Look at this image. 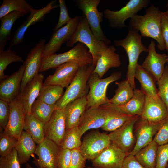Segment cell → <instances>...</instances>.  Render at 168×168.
I'll use <instances>...</instances> for the list:
<instances>
[{
	"label": "cell",
	"instance_id": "30bf717a",
	"mask_svg": "<svg viewBox=\"0 0 168 168\" xmlns=\"http://www.w3.org/2000/svg\"><path fill=\"white\" fill-rule=\"evenodd\" d=\"M111 143L108 134L95 131L84 137L79 149L86 160L92 161Z\"/></svg>",
	"mask_w": 168,
	"mask_h": 168
},
{
	"label": "cell",
	"instance_id": "7a4b0ae2",
	"mask_svg": "<svg viewBox=\"0 0 168 168\" xmlns=\"http://www.w3.org/2000/svg\"><path fill=\"white\" fill-rule=\"evenodd\" d=\"M70 62H75L80 67L92 64L93 58L88 48L78 42L70 50L63 53L54 54L42 58L39 72L56 68L60 65Z\"/></svg>",
	"mask_w": 168,
	"mask_h": 168
},
{
	"label": "cell",
	"instance_id": "2e32d148",
	"mask_svg": "<svg viewBox=\"0 0 168 168\" xmlns=\"http://www.w3.org/2000/svg\"><path fill=\"white\" fill-rule=\"evenodd\" d=\"M161 122H150L139 118L135 124V146L129 154L135 155L139 151L149 144L158 131Z\"/></svg>",
	"mask_w": 168,
	"mask_h": 168
},
{
	"label": "cell",
	"instance_id": "6da1fadb",
	"mask_svg": "<svg viewBox=\"0 0 168 168\" xmlns=\"http://www.w3.org/2000/svg\"><path fill=\"white\" fill-rule=\"evenodd\" d=\"M145 13L143 15L136 14L133 16L130 19L128 27L139 31L142 37L155 39L157 42L158 49L165 50L161 26L162 12L152 4L146 9Z\"/></svg>",
	"mask_w": 168,
	"mask_h": 168
},
{
	"label": "cell",
	"instance_id": "7c38bea8",
	"mask_svg": "<svg viewBox=\"0 0 168 168\" xmlns=\"http://www.w3.org/2000/svg\"><path fill=\"white\" fill-rule=\"evenodd\" d=\"M46 40H40L35 46L31 49L24 62L25 68L21 82L20 92L27 84L39 73L43 58Z\"/></svg>",
	"mask_w": 168,
	"mask_h": 168
},
{
	"label": "cell",
	"instance_id": "9c48e42d",
	"mask_svg": "<svg viewBox=\"0 0 168 168\" xmlns=\"http://www.w3.org/2000/svg\"><path fill=\"white\" fill-rule=\"evenodd\" d=\"M140 117L135 116L121 126L108 134L111 143L127 155L133 149L136 138L133 132L134 125Z\"/></svg>",
	"mask_w": 168,
	"mask_h": 168
},
{
	"label": "cell",
	"instance_id": "8992f818",
	"mask_svg": "<svg viewBox=\"0 0 168 168\" xmlns=\"http://www.w3.org/2000/svg\"><path fill=\"white\" fill-rule=\"evenodd\" d=\"M121 76V72H117L102 79L97 74L92 72L87 82L89 90L86 96L87 101L86 109L108 104L109 100L106 96L108 86L110 83L119 79Z\"/></svg>",
	"mask_w": 168,
	"mask_h": 168
},
{
	"label": "cell",
	"instance_id": "cb8c5ba5",
	"mask_svg": "<svg viewBox=\"0 0 168 168\" xmlns=\"http://www.w3.org/2000/svg\"><path fill=\"white\" fill-rule=\"evenodd\" d=\"M44 78L42 74H38L27 84L19 94L26 114H30L32 106L39 95Z\"/></svg>",
	"mask_w": 168,
	"mask_h": 168
},
{
	"label": "cell",
	"instance_id": "44dd1931",
	"mask_svg": "<svg viewBox=\"0 0 168 168\" xmlns=\"http://www.w3.org/2000/svg\"><path fill=\"white\" fill-rule=\"evenodd\" d=\"M106 119V114L101 106L86 109L82 115L78 125L79 131L82 135L88 130L102 128Z\"/></svg>",
	"mask_w": 168,
	"mask_h": 168
},
{
	"label": "cell",
	"instance_id": "680465c9",
	"mask_svg": "<svg viewBox=\"0 0 168 168\" xmlns=\"http://www.w3.org/2000/svg\"><path fill=\"white\" fill-rule=\"evenodd\" d=\"M167 64H168V63H167Z\"/></svg>",
	"mask_w": 168,
	"mask_h": 168
},
{
	"label": "cell",
	"instance_id": "484cf974",
	"mask_svg": "<svg viewBox=\"0 0 168 168\" xmlns=\"http://www.w3.org/2000/svg\"><path fill=\"white\" fill-rule=\"evenodd\" d=\"M86 97L77 99L65 108L66 130L78 126L81 117L86 108Z\"/></svg>",
	"mask_w": 168,
	"mask_h": 168
},
{
	"label": "cell",
	"instance_id": "d590c367",
	"mask_svg": "<svg viewBox=\"0 0 168 168\" xmlns=\"http://www.w3.org/2000/svg\"><path fill=\"white\" fill-rule=\"evenodd\" d=\"M32 7L25 0H4L0 7V19L14 11L20 12L24 14L29 13Z\"/></svg>",
	"mask_w": 168,
	"mask_h": 168
},
{
	"label": "cell",
	"instance_id": "277c9868",
	"mask_svg": "<svg viewBox=\"0 0 168 168\" xmlns=\"http://www.w3.org/2000/svg\"><path fill=\"white\" fill-rule=\"evenodd\" d=\"M77 42L84 44L88 48L93 58L92 65L95 67L99 58L109 46L94 35L84 15L80 16L77 28L66 45L72 47Z\"/></svg>",
	"mask_w": 168,
	"mask_h": 168
},
{
	"label": "cell",
	"instance_id": "e0dca14e",
	"mask_svg": "<svg viewBox=\"0 0 168 168\" xmlns=\"http://www.w3.org/2000/svg\"><path fill=\"white\" fill-rule=\"evenodd\" d=\"M66 131L65 109H56L50 119L45 124V137L51 140L60 147Z\"/></svg>",
	"mask_w": 168,
	"mask_h": 168
},
{
	"label": "cell",
	"instance_id": "603a6c76",
	"mask_svg": "<svg viewBox=\"0 0 168 168\" xmlns=\"http://www.w3.org/2000/svg\"><path fill=\"white\" fill-rule=\"evenodd\" d=\"M168 117L166 107L159 96L154 97L145 95L144 106L140 116L142 119L157 123Z\"/></svg>",
	"mask_w": 168,
	"mask_h": 168
},
{
	"label": "cell",
	"instance_id": "3957f363",
	"mask_svg": "<svg viewBox=\"0 0 168 168\" xmlns=\"http://www.w3.org/2000/svg\"><path fill=\"white\" fill-rule=\"evenodd\" d=\"M142 37L138 30L128 27V32L125 38L114 41L115 46L122 47L127 53L128 64L126 78L134 89H136L134 76L138 58L142 52H148V48L142 42Z\"/></svg>",
	"mask_w": 168,
	"mask_h": 168
},
{
	"label": "cell",
	"instance_id": "5bb4252c",
	"mask_svg": "<svg viewBox=\"0 0 168 168\" xmlns=\"http://www.w3.org/2000/svg\"><path fill=\"white\" fill-rule=\"evenodd\" d=\"M80 18V16H76L65 26L54 32L49 41L45 44L43 58L55 54L63 44L67 42L75 32Z\"/></svg>",
	"mask_w": 168,
	"mask_h": 168
},
{
	"label": "cell",
	"instance_id": "1f68e13d",
	"mask_svg": "<svg viewBox=\"0 0 168 168\" xmlns=\"http://www.w3.org/2000/svg\"><path fill=\"white\" fill-rule=\"evenodd\" d=\"M45 123L31 114H26L23 129L29 133L37 144L45 139Z\"/></svg>",
	"mask_w": 168,
	"mask_h": 168
},
{
	"label": "cell",
	"instance_id": "f6af8a7d",
	"mask_svg": "<svg viewBox=\"0 0 168 168\" xmlns=\"http://www.w3.org/2000/svg\"><path fill=\"white\" fill-rule=\"evenodd\" d=\"M59 6L60 8V15L58 21L54 28L55 32L66 24L72 19L68 14L64 0H59Z\"/></svg>",
	"mask_w": 168,
	"mask_h": 168
},
{
	"label": "cell",
	"instance_id": "60d3db41",
	"mask_svg": "<svg viewBox=\"0 0 168 168\" xmlns=\"http://www.w3.org/2000/svg\"><path fill=\"white\" fill-rule=\"evenodd\" d=\"M18 140L14 137L0 131V155L4 156L15 148Z\"/></svg>",
	"mask_w": 168,
	"mask_h": 168
},
{
	"label": "cell",
	"instance_id": "8d00e7d4",
	"mask_svg": "<svg viewBox=\"0 0 168 168\" xmlns=\"http://www.w3.org/2000/svg\"><path fill=\"white\" fill-rule=\"evenodd\" d=\"M55 109V105H48L37 99L32 106L30 114L45 124Z\"/></svg>",
	"mask_w": 168,
	"mask_h": 168
},
{
	"label": "cell",
	"instance_id": "f5cc1de1",
	"mask_svg": "<svg viewBox=\"0 0 168 168\" xmlns=\"http://www.w3.org/2000/svg\"><path fill=\"white\" fill-rule=\"evenodd\" d=\"M87 168H94V167H93L92 166H91V167L88 166V167H87Z\"/></svg>",
	"mask_w": 168,
	"mask_h": 168
},
{
	"label": "cell",
	"instance_id": "f907efd6",
	"mask_svg": "<svg viewBox=\"0 0 168 168\" xmlns=\"http://www.w3.org/2000/svg\"><path fill=\"white\" fill-rule=\"evenodd\" d=\"M122 168H145L130 154L126 156L124 161Z\"/></svg>",
	"mask_w": 168,
	"mask_h": 168
},
{
	"label": "cell",
	"instance_id": "83f0119b",
	"mask_svg": "<svg viewBox=\"0 0 168 168\" xmlns=\"http://www.w3.org/2000/svg\"><path fill=\"white\" fill-rule=\"evenodd\" d=\"M141 85V90L146 96L149 97L158 96V90L156 86V81L153 76L138 63L134 76Z\"/></svg>",
	"mask_w": 168,
	"mask_h": 168
},
{
	"label": "cell",
	"instance_id": "836d02e7",
	"mask_svg": "<svg viewBox=\"0 0 168 168\" xmlns=\"http://www.w3.org/2000/svg\"><path fill=\"white\" fill-rule=\"evenodd\" d=\"M159 145L153 140L134 155L145 168H156L157 150Z\"/></svg>",
	"mask_w": 168,
	"mask_h": 168
},
{
	"label": "cell",
	"instance_id": "4316f807",
	"mask_svg": "<svg viewBox=\"0 0 168 168\" xmlns=\"http://www.w3.org/2000/svg\"><path fill=\"white\" fill-rule=\"evenodd\" d=\"M101 106L105 110L106 114V121L101 128L105 131H114L134 116L124 114L116 106L108 104Z\"/></svg>",
	"mask_w": 168,
	"mask_h": 168
},
{
	"label": "cell",
	"instance_id": "d6986e66",
	"mask_svg": "<svg viewBox=\"0 0 168 168\" xmlns=\"http://www.w3.org/2000/svg\"><path fill=\"white\" fill-rule=\"evenodd\" d=\"M25 67L24 62L16 72L0 81V99L9 103L19 95Z\"/></svg>",
	"mask_w": 168,
	"mask_h": 168
},
{
	"label": "cell",
	"instance_id": "ab89813d",
	"mask_svg": "<svg viewBox=\"0 0 168 168\" xmlns=\"http://www.w3.org/2000/svg\"><path fill=\"white\" fill-rule=\"evenodd\" d=\"M158 86V95L165 104L168 112V65L164 68L163 74L157 81Z\"/></svg>",
	"mask_w": 168,
	"mask_h": 168
},
{
	"label": "cell",
	"instance_id": "4dcf8cb0",
	"mask_svg": "<svg viewBox=\"0 0 168 168\" xmlns=\"http://www.w3.org/2000/svg\"><path fill=\"white\" fill-rule=\"evenodd\" d=\"M24 14L18 11L12 12L0 19V52L4 50L8 41L11 40L12 34V29L15 21L24 16Z\"/></svg>",
	"mask_w": 168,
	"mask_h": 168
},
{
	"label": "cell",
	"instance_id": "7dc6e473",
	"mask_svg": "<svg viewBox=\"0 0 168 168\" xmlns=\"http://www.w3.org/2000/svg\"><path fill=\"white\" fill-rule=\"evenodd\" d=\"M86 160L79 149L72 150L69 168H84Z\"/></svg>",
	"mask_w": 168,
	"mask_h": 168
},
{
	"label": "cell",
	"instance_id": "9a60e30c",
	"mask_svg": "<svg viewBox=\"0 0 168 168\" xmlns=\"http://www.w3.org/2000/svg\"><path fill=\"white\" fill-rule=\"evenodd\" d=\"M9 104L10 109L9 119L3 132L18 140L23 131L26 114L19 94Z\"/></svg>",
	"mask_w": 168,
	"mask_h": 168
},
{
	"label": "cell",
	"instance_id": "4fadbf2b",
	"mask_svg": "<svg viewBox=\"0 0 168 168\" xmlns=\"http://www.w3.org/2000/svg\"><path fill=\"white\" fill-rule=\"evenodd\" d=\"M61 149L54 142L45 138L36 146L35 154L38 158L33 162L38 168H57Z\"/></svg>",
	"mask_w": 168,
	"mask_h": 168
},
{
	"label": "cell",
	"instance_id": "db71d44e",
	"mask_svg": "<svg viewBox=\"0 0 168 168\" xmlns=\"http://www.w3.org/2000/svg\"><path fill=\"white\" fill-rule=\"evenodd\" d=\"M166 168H168V164H167Z\"/></svg>",
	"mask_w": 168,
	"mask_h": 168
},
{
	"label": "cell",
	"instance_id": "11a10c76",
	"mask_svg": "<svg viewBox=\"0 0 168 168\" xmlns=\"http://www.w3.org/2000/svg\"><path fill=\"white\" fill-rule=\"evenodd\" d=\"M168 63V57L167 60V63Z\"/></svg>",
	"mask_w": 168,
	"mask_h": 168
},
{
	"label": "cell",
	"instance_id": "9f6ffc18",
	"mask_svg": "<svg viewBox=\"0 0 168 168\" xmlns=\"http://www.w3.org/2000/svg\"><path fill=\"white\" fill-rule=\"evenodd\" d=\"M168 6V2H167V3L166 6Z\"/></svg>",
	"mask_w": 168,
	"mask_h": 168
},
{
	"label": "cell",
	"instance_id": "681fc988",
	"mask_svg": "<svg viewBox=\"0 0 168 168\" xmlns=\"http://www.w3.org/2000/svg\"><path fill=\"white\" fill-rule=\"evenodd\" d=\"M161 26L166 49L168 52V10L162 12Z\"/></svg>",
	"mask_w": 168,
	"mask_h": 168
},
{
	"label": "cell",
	"instance_id": "e575fe53",
	"mask_svg": "<svg viewBox=\"0 0 168 168\" xmlns=\"http://www.w3.org/2000/svg\"><path fill=\"white\" fill-rule=\"evenodd\" d=\"M63 88L58 85L44 83L37 99L49 105H55L63 94Z\"/></svg>",
	"mask_w": 168,
	"mask_h": 168
},
{
	"label": "cell",
	"instance_id": "7bdbcfd3",
	"mask_svg": "<svg viewBox=\"0 0 168 168\" xmlns=\"http://www.w3.org/2000/svg\"><path fill=\"white\" fill-rule=\"evenodd\" d=\"M153 140L159 145L168 143V117L161 121L159 129Z\"/></svg>",
	"mask_w": 168,
	"mask_h": 168
},
{
	"label": "cell",
	"instance_id": "ee69618b",
	"mask_svg": "<svg viewBox=\"0 0 168 168\" xmlns=\"http://www.w3.org/2000/svg\"><path fill=\"white\" fill-rule=\"evenodd\" d=\"M168 162V143L159 145L157 152L156 168H166Z\"/></svg>",
	"mask_w": 168,
	"mask_h": 168
},
{
	"label": "cell",
	"instance_id": "ac0fdd59",
	"mask_svg": "<svg viewBox=\"0 0 168 168\" xmlns=\"http://www.w3.org/2000/svg\"><path fill=\"white\" fill-rule=\"evenodd\" d=\"M127 155L111 143L99 156L91 161L95 168H122Z\"/></svg>",
	"mask_w": 168,
	"mask_h": 168
},
{
	"label": "cell",
	"instance_id": "7402d4cb",
	"mask_svg": "<svg viewBox=\"0 0 168 168\" xmlns=\"http://www.w3.org/2000/svg\"><path fill=\"white\" fill-rule=\"evenodd\" d=\"M156 44L152 41L149 45L148 55L142 63V66L151 73L156 81L161 77L167 63L168 55L165 54L157 53L155 49Z\"/></svg>",
	"mask_w": 168,
	"mask_h": 168
},
{
	"label": "cell",
	"instance_id": "ba28073f",
	"mask_svg": "<svg viewBox=\"0 0 168 168\" xmlns=\"http://www.w3.org/2000/svg\"><path fill=\"white\" fill-rule=\"evenodd\" d=\"M79 8L84 13L94 35L99 40L108 45L111 40L103 33L100 23L103 21V13L100 12L97 7L100 0H79L77 1Z\"/></svg>",
	"mask_w": 168,
	"mask_h": 168
},
{
	"label": "cell",
	"instance_id": "f1b7e54d",
	"mask_svg": "<svg viewBox=\"0 0 168 168\" xmlns=\"http://www.w3.org/2000/svg\"><path fill=\"white\" fill-rule=\"evenodd\" d=\"M35 143L30 135L23 131L15 147L20 164L26 163L32 155L35 154L37 146Z\"/></svg>",
	"mask_w": 168,
	"mask_h": 168
},
{
	"label": "cell",
	"instance_id": "8fae6325",
	"mask_svg": "<svg viewBox=\"0 0 168 168\" xmlns=\"http://www.w3.org/2000/svg\"><path fill=\"white\" fill-rule=\"evenodd\" d=\"M56 0H52L45 7L39 9H31L30 14L27 17L18 28L12 34L9 44V48L21 43L23 41L24 35L28 28L31 25L41 21L44 19L45 16L52 10L58 8L59 6L55 3Z\"/></svg>",
	"mask_w": 168,
	"mask_h": 168
},
{
	"label": "cell",
	"instance_id": "74e56055",
	"mask_svg": "<svg viewBox=\"0 0 168 168\" xmlns=\"http://www.w3.org/2000/svg\"><path fill=\"white\" fill-rule=\"evenodd\" d=\"M81 137L78 126L66 130L60 146L61 148L71 150L79 149L82 143Z\"/></svg>",
	"mask_w": 168,
	"mask_h": 168
},
{
	"label": "cell",
	"instance_id": "d4e9b609",
	"mask_svg": "<svg viewBox=\"0 0 168 168\" xmlns=\"http://www.w3.org/2000/svg\"><path fill=\"white\" fill-rule=\"evenodd\" d=\"M116 51L114 46H108L98 59L92 72L97 74L101 78L110 68L119 67L121 63Z\"/></svg>",
	"mask_w": 168,
	"mask_h": 168
},
{
	"label": "cell",
	"instance_id": "f546056e",
	"mask_svg": "<svg viewBox=\"0 0 168 168\" xmlns=\"http://www.w3.org/2000/svg\"><path fill=\"white\" fill-rule=\"evenodd\" d=\"M145 98V95L144 92L141 89L136 88L134 89L132 97L127 103L116 107L127 115L140 117L144 106Z\"/></svg>",
	"mask_w": 168,
	"mask_h": 168
},
{
	"label": "cell",
	"instance_id": "ffe728a7",
	"mask_svg": "<svg viewBox=\"0 0 168 168\" xmlns=\"http://www.w3.org/2000/svg\"><path fill=\"white\" fill-rule=\"evenodd\" d=\"M80 67L75 62L64 63L56 68L54 73L49 75L44 83L67 88L72 81Z\"/></svg>",
	"mask_w": 168,
	"mask_h": 168
},
{
	"label": "cell",
	"instance_id": "bcb514c9",
	"mask_svg": "<svg viewBox=\"0 0 168 168\" xmlns=\"http://www.w3.org/2000/svg\"><path fill=\"white\" fill-rule=\"evenodd\" d=\"M10 109L9 103L0 99V129L3 131L7 125L10 117Z\"/></svg>",
	"mask_w": 168,
	"mask_h": 168
},
{
	"label": "cell",
	"instance_id": "c3c4849f",
	"mask_svg": "<svg viewBox=\"0 0 168 168\" xmlns=\"http://www.w3.org/2000/svg\"><path fill=\"white\" fill-rule=\"evenodd\" d=\"M71 150L61 149L59 156L57 168H69Z\"/></svg>",
	"mask_w": 168,
	"mask_h": 168
},
{
	"label": "cell",
	"instance_id": "f35d334b",
	"mask_svg": "<svg viewBox=\"0 0 168 168\" xmlns=\"http://www.w3.org/2000/svg\"><path fill=\"white\" fill-rule=\"evenodd\" d=\"M17 62L24 63L22 58L11 48H9L7 50H4L0 52V81L9 76L5 75L4 73L7 66L11 63Z\"/></svg>",
	"mask_w": 168,
	"mask_h": 168
},
{
	"label": "cell",
	"instance_id": "6f0895ef",
	"mask_svg": "<svg viewBox=\"0 0 168 168\" xmlns=\"http://www.w3.org/2000/svg\"><path fill=\"white\" fill-rule=\"evenodd\" d=\"M38 168H40V167H38Z\"/></svg>",
	"mask_w": 168,
	"mask_h": 168
},
{
	"label": "cell",
	"instance_id": "d6a6232c",
	"mask_svg": "<svg viewBox=\"0 0 168 168\" xmlns=\"http://www.w3.org/2000/svg\"><path fill=\"white\" fill-rule=\"evenodd\" d=\"M115 83L118 88L115 91V95L109 99L108 104L118 106L126 104L130 100L133 95L134 89L127 78Z\"/></svg>",
	"mask_w": 168,
	"mask_h": 168
},
{
	"label": "cell",
	"instance_id": "b9f144b4",
	"mask_svg": "<svg viewBox=\"0 0 168 168\" xmlns=\"http://www.w3.org/2000/svg\"><path fill=\"white\" fill-rule=\"evenodd\" d=\"M20 164L15 148L7 155L0 157V168H20Z\"/></svg>",
	"mask_w": 168,
	"mask_h": 168
},
{
	"label": "cell",
	"instance_id": "52a82bcc",
	"mask_svg": "<svg viewBox=\"0 0 168 168\" xmlns=\"http://www.w3.org/2000/svg\"><path fill=\"white\" fill-rule=\"evenodd\" d=\"M150 2L149 0H130L119 11L105 9L103 12L104 17L107 20L109 26L111 28H126L127 26L125 20L130 19L139 11L147 7Z\"/></svg>",
	"mask_w": 168,
	"mask_h": 168
},
{
	"label": "cell",
	"instance_id": "816d5d0a",
	"mask_svg": "<svg viewBox=\"0 0 168 168\" xmlns=\"http://www.w3.org/2000/svg\"><path fill=\"white\" fill-rule=\"evenodd\" d=\"M25 168H34L30 164L26 163Z\"/></svg>",
	"mask_w": 168,
	"mask_h": 168
},
{
	"label": "cell",
	"instance_id": "5b68a950",
	"mask_svg": "<svg viewBox=\"0 0 168 168\" xmlns=\"http://www.w3.org/2000/svg\"><path fill=\"white\" fill-rule=\"evenodd\" d=\"M95 67L88 64L80 67L61 98L55 105V109H64L70 103L86 97L89 92L88 81Z\"/></svg>",
	"mask_w": 168,
	"mask_h": 168
}]
</instances>
